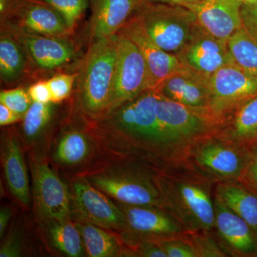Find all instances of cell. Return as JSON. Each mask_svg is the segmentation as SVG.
Returning <instances> with one entry per match:
<instances>
[{"mask_svg":"<svg viewBox=\"0 0 257 257\" xmlns=\"http://www.w3.org/2000/svg\"><path fill=\"white\" fill-rule=\"evenodd\" d=\"M118 205L127 220V231L140 236V239L157 241L184 236L188 233L182 224L163 208L121 203Z\"/></svg>","mask_w":257,"mask_h":257,"instance_id":"5bb4252c","label":"cell"},{"mask_svg":"<svg viewBox=\"0 0 257 257\" xmlns=\"http://www.w3.org/2000/svg\"><path fill=\"white\" fill-rule=\"evenodd\" d=\"M28 89L32 101L42 104L52 102V95L47 79H39L30 85Z\"/></svg>","mask_w":257,"mask_h":257,"instance_id":"e575fe53","label":"cell"},{"mask_svg":"<svg viewBox=\"0 0 257 257\" xmlns=\"http://www.w3.org/2000/svg\"><path fill=\"white\" fill-rule=\"evenodd\" d=\"M74 206L84 221L117 231H127L124 212L105 193L96 188L88 180L76 181L73 184Z\"/></svg>","mask_w":257,"mask_h":257,"instance_id":"7c38bea8","label":"cell"},{"mask_svg":"<svg viewBox=\"0 0 257 257\" xmlns=\"http://www.w3.org/2000/svg\"><path fill=\"white\" fill-rule=\"evenodd\" d=\"M176 55L186 68L207 78L226 64H234L227 42L213 37L200 25Z\"/></svg>","mask_w":257,"mask_h":257,"instance_id":"8fae6325","label":"cell"},{"mask_svg":"<svg viewBox=\"0 0 257 257\" xmlns=\"http://www.w3.org/2000/svg\"><path fill=\"white\" fill-rule=\"evenodd\" d=\"M156 241L167 253V257H197L188 233L184 236L166 238Z\"/></svg>","mask_w":257,"mask_h":257,"instance_id":"d6a6232c","label":"cell"},{"mask_svg":"<svg viewBox=\"0 0 257 257\" xmlns=\"http://www.w3.org/2000/svg\"><path fill=\"white\" fill-rule=\"evenodd\" d=\"M137 243L136 249L140 256L167 257V253L156 241L140 239V241Z\"/></svg>","mask_w":257,"mask_h":257,"instance_id":"d590c367","label":"cell"},{"mask_svg":"<svg viewBox=\"0 0 257 257\" xmlns=\"http://www.w3.org/2000/svg\"><path fill=\"white\" fill-rule=\"evenodd\" d=\"M116 35V67L109 111L145 91L155 89L148 66L138 46L122 34Z\"/></svg>","mask_w":257,"mask_h":257,"instance_id":"ba28073f","label":"cell"},{"mask_svg":"<svg viewBox=\"0 0 257 257\" xmlns=\"http://www.w3.org/2000/svg\"><path fill=\"white\" fill-rule=\"evenodd\" d=\"M162 172L155 175L162 208L170 212L188 232L213 231L214 202L213 182L190 172Z\"/></svg>","mask_w":257,"mask_h":257,"instance_id":"7a4b0ae2","label":"cell"},{"mask_svg":"<svg viewBox=\"0 0 257 257\" xmlns=\"http://www.w3.org/2000/svg\"><path fill=\"white\" fill-rule=\"evenodd\" d=\"M242 28L257 42V3L241 6Z\"/></svg>","mask_w":257,"mask_h":257,"instance_id":"836d02e7","label":"cell"},{"mask_svg":"<svg viewBox=\"0 0 257 257\" xmlns=\"http://www.w3.org/2000/svg\"><path fill=\"white\" fill-rule=\"evenodd\" d=\"M148 1L153 2V3H165V4L180 5V6L185 7L187 6V5L199 3V2L202 1V0H148Z\"/></svg>","mask_w":257,"mask_h":257,"instance_id":"60d3db41","label":"cell"},{"mask_svg":"<svg viewBox=\"0 0 257 257\" xmlns=\"http://www.w3.org/2000/svg\"><path fill=\"white\" fill-rule=\"evenodd\" d=\"M211 231H199L188 232L189 237L192 241L197 257H224L227 253L217 242L215 237L211 234Z\"/></svg>","mask_w":257,"mask_h":257,"instance_id":"4dcf8cb0","label":"cell"},{"mask_svg":"<svg viewBox=\"0 0 257 257\" xmlns=\"http://www.w3.org/2000/svg\"><path fill=\"white\" fill-rule=\"evenodd\" d=\"M44 2L63 16L71 31L75 33L79 22L85 14L90 0H40Z\"/></svg>","mask_w":257,"mask_h":257,"instance_id":"f1b7e54d","label":"cell"},{"mask_svg":"<svg viewBox=\"0 0 257 257\" xmlns=\"http://www.w3.org/2000/svg\"><path fill=\"white\" fill-rule=\"evenodd\" d=\"M54 246L67 256L78 257L83 253L82 236L77 226L68 220L47 221Z\"/></svg>","mask_w":257,"mask_h":257,"instance_id":"4316f807","label":"cell"},{"mask_svg":"<svg viewBox=\"0 0 257 257\" xmlns=\"http://www.w3.org/2000/svg\"><path fill=\"white\" fill-rule=\"evenodd\" d=\"M14 35L20 42L28 56L34 77L37 80L45 79L47 76L63 72L75 63H79L80 45L72 37H47L30 34L19 29L1 23Z\"/></svg>","mask_w":257,"mask_h":257,"instance_id":"8992f818","label":"cell"},{"mask_svg":"<svg viewBox=\"0 0 257 257\" xmlns=\"http://www.w3.org/2000/svg\"><path fill=\"white\" fill-rule=\"evenodd\" d=\"M32 102L33 101L29 94L28 89L23 87L3 89L0 92V103L23 117Z\"/></svg>","mask_w":257,"mask_h":257,"instance_id":"1f68e13d","label":"cell"},{"mask_svg":"<svg viewBox=\"0 0 257 257\" xmlns=\"http://www.w3.org/2000/svg\"><path fill=\"white\" fill-rule=\"evenodd\" d=\"M241 5L238 0H202L185 8L194 13L198 23L206 32L227 42L242 27Z\"/></svg>","mask_w":257,"mask_h":257,"instance_id":"e0dca14e","label":"cell"},{"mask_svg":"<svg viewBox=\"0 0 257 257\" xmlns=\"http://www.w3.org/2000/svg\"><path fill=\"white\" fill-rule=\"evenodd\" d=\"M2 163L12 194L23 205L30 201L28 171L23 152L14 135H8L2 145Z\"/></svg>","mask_w":257,"mask_h":257,"instance_id":"7402d4cb","label":"cell"},{"mask_svg":"<svg viewBox=\"0 0 257 257\" xmlns=\"http://www.w3.org/2000/svg\"><path fill=\"white\" fill-rule=\"evenodd\" d=\"M117 35L89 42L77 67V100L83 114L99 121L110 109Z\"/></svg>","mask_w":257,"mask_h":257,"instance_id":"3957f363","label":"cell"},{"mask_svg":"<svg viewBox=\"0 0 257 257\" xmlns=\"http://www.w3.org/2000/svg\"><path fill=\"white\" fill-rule=\"evenodd\" d=\"M156 89L167 99L212 116L209 110V78L184 66L161 83Z\"/></svg>","mask_w":257,"mask_h":257,"instance_id":"2e32d148","label":"cell"},{"mask_svg":"<svg viewBox=\"0 0 257 257\" xmlns=\"http://www.w3.org/2000/svg\"><path fill=\"white\" fill-rule=\"evenodd\" d=\"M56 104L53 102H32L24 115L22 123V132L28 142L35 141L49 128L55 116Z\"/></svg>","mask_w":257,"mask_h":257,"instance_id":"83f0119b","label":"cell"},{"mask_svg":"<svg viewBox=\"0 0 257 257\" xmlns=\"http://www.w3.org/2000/svg\"><path fill=\"white\" fill-rule=\"evenodd\" d=\"M23 116L0 103V125L2 126L14 124L23 119Z\"/></svg>","mask_w":257,"mask_h":257,"instance_id":"f35d334b","label":"cell"},{"mask_svg":"<svg viewBox=\"0 0 257 257\" xmlns=\"http://www.w3.org/2000/svg\"><path fill=\"white\" fill-rule=\"evenodd\" d=\"M88 182L121 204L162 208L155 175L136 167L101 171L91 175Z\"/></svg>","mask_w":257,"mask_h":257,"instance_id":"52a82bcc","label":"cell"},{"mask_svg":"<svg viewBox=\"0 0 257 257\" xmlns=\"http://www.w3.org/2000/svg\"><path fill=\"white\" fill-rule=\"evenodd\" d=\"M145 0H90L92 15L88 25L89 42L119 33Z\"/></svg>","mask_w":257,"mask_h":257,"instance_id":"ac0fdd59","label":"cell"},{"mask_svg":"<svg viewBox=\"0 0 257 257\" xmlns=\"http://www.w3.org/2000/svg\"><path fill=\"white\" fill-rule=\"evenodd\" d=\"M1 23L42 36L64 37L74 35L63 16L40 0H23L1 18Z\"/></svg>","mask_w":257,"mask_h":257,"instance_id":"30bf717a","label":"cell"},{"mask_svg":"<svg viewBox=\"0 0 257 257\" xmlns=\"http://www.w3.org/2000/svg\"><path fill=\"white\" fill-rule=\"evenodd\" d=\"M133 17L155 45L175 55L199 25L194 13L185 7L148 0L144 2Z\"/></svg>","mask_w":257,"mask_h":257,"instance_id":"5b68a950","label":"cell"},{"mask_svg":"<svg viewBox=\"0 0 257 257\" xmlns=\"http://www.w3.org/2000/svg\"><path fill=\"white\" fill-rule=\"evenodd\" d=\"M87 134L77 130L64 132L56 147L55 158L61 165L74 167L83 163L91 152Z\"/></svg>","mask_w":257,"mask_h":257,"instance_id":"cb8c5ba5","label":"cell"},{"mask_svg":"<svg viewBox=\"0 0 257 257\" xmlns=\"http://www.w3.org/2000/svg\"><path fill=\"white\" fill-rule=\"evenodd\" d=\"M0 77L2 83L8 87L35 79L23 47L14 35L3 27L0 33Z\"/></svg>","mask_w":257,"mask_h":257,"instance_id":"ffe728a7","label":"cell"},{"mask_svg":"<svg viewBox=\"0 0 257 257\" xmlns=\"http://www.w3.org/2000/svg\"><path fill=\"white\" fill-rule=\"evenodd\" d=\"M241 4H255L257 3V0H238Z\"/></svg>","mask_w":257,"mask_h":257,"instance_id":"b9f144b4","label":"cell"},{"mask_svg":"<svg viewBox=\"0 0 257 257\" xmlns=\"http://www.w3.org/2000/svg\"><path fill=\"white\" fill-rule=\"evenodd\" d=\"M12 214L13 212L9 207H3L0 210V236H1V239L5 234L8 224H9Z\"/></svg>","mask_w":257,"mask_h":257,"instance_id":"ab89813d","label":"cell"},{"mask_svg":"<svg viewBox=\"0 0 257 257\" xmlns=\"http://www.w3.org/2000/svg\"><path fill=\"white\" fill-rule=\"evenodd\" d=\"M34 196L37 210L47 221L68 220L70 196L66 184L45 162L32 167Z\"/></svg>","mask_w":257,"mask_h":257,"instance_id":"4fadbf2b","label":"cell"},{"mask_svg":"<svg viewBox=\"0 0 257 257\" xmlns=\"http://www.w3.org/2000/svg\"><path fill=\"white\" fill-rule=\"evenodd\" d=\"M209 84V110L219 126L239 106L257 95V78L234 64H226L214 72Z\"/></svg>","mask_w":257,"mask_h":257,"instance_id":"9c48e42d","label":"cell"},{"mask_svg":"<svg viewBox=\"0 0 257 257\" xmlns=\"http://www.w3.org/2000/svg\"><path fill=\"white\" fill-rule=\"evenodd\" d=\"M82 236L83 244L91 257H114L121 254L117 240L100 226L83 221L76 224Z\"/></svg>","mask_w":257,"mask_h":257,"instance_id":"d4e9b609","label":"cell"},{"mask_svg":"<svg viewBox=\"0 0 257 257\" xmlns=\"http://www.w3.org/2000/svg\"><path fill=\"white\" fill-rule=\"evenodd\" d=\"M77 77V72H60L47 78L52 102L60 104L68 99L75 87Z\"/></svg>","mask_w":257,"mask_h":257,"instance_id":"f546056e","label":"cell"},{"mask_svg":"<svg viewBox=\"0 0 257 257\" xmlns=\"http://www.w3.org/2000/svg\"><path fill=\"white\" fill-rule=\"evenodd\" d=\"M119 33L130 39L143 54L151 74L155 89L183 67L177 55L166 52L155 45L145 35L133 16Z\"/></svg>","mask_w":257,"mask_h":257,"instance_id":"d6986e66","label":"cell"},{"mask_svg":"<svg viewBox=\"0 0 257 257\" xmlns=\"http://www.w3.org/2000/svg\"><path fill=\"white\" fill-rule=\"evenodd\" d=\"M160 93L148 89L96 121L104 133L119 139L134 150L144 151L160 160L167 172L182 169L161 128L156 113Z\"/></svg>","mask_w":257,"mask_h":257,"instance_id":"6da1fadb","label":"cell"},{"mask_svg":"<svg viewBox=\"0 0 257 257\" xmlns=\"http://www.w3.org/2000/svg\"><path fill=\"white\" fill-rule=\"evenodd\" d=\"M241 182L257 191V149L253 152L249 165Z\"/></svg>","mask_w":257,"mask_h":257,"instance_id":"74e56055","label":"cell"},{"mask_svg":"<svg viewBox=\"0 0 257 257\" xmlns=\"http://www.w3.org/2000/svg\"><path fill=\"white\" fill-rule=\"evenodd\" d=\"M23 253L20 238L17 234H12L7 238L0 249V257H18Z\"/></svg>","mask_w":257,"mask_h":257,"instance_id":"8d00e7d4","label":"cell"},{"mask_svg":"<svg viewBox=\"0 0 257 257\" xmlns=\"http://www.w3.org/2000/svg\"><path fill=\"white\" fill-rule=\"evenodd\" d=\"M215 194L257 234V191L241 181L221 182L216 184Z\"/></svg>","mask_w":257,"mask_h":257,"instance_id":"603a6c76","label":"cell"},{"mask_svg":"<svg viewBox=\"0 0 257 257\" xmlns=\"http://www.w3.org/2000/svg\"><path fill=\"white\" fill-rule=\"evenodd\" d=\"M221 138L253 152L257 149V95L239 106L216 130Z\"/></svg>","mask_w":257,"mask_h":257,"instance_id":"44dd1931","label":"cell"},{"mask_svg":"<svg viewBox=\"0 0 257 257\" xmlns=\"http://www.w3.org/2000/svg\"><path fill=\"white\" fill-rule=\"evenodd\" d=\"M253 152L221 138L215 132L199 139L189 147L184 167L212 182L242 180Z\"/></svg>","mask_w":257,"mask_h":257,"instance_id":"277c9868","label":"cell"},{"mask_svg":"<svg viewBox=\"0 0 257 257\" xmlns=\"http://www.w3.org/2000/svg\"><path fill=\"white\" fill-rule=\"evenodd\" d=\"M214 202V229L226 253L235 256H257V234L252 228L216 194Z\"/></svg>","mask_w":257,"mask_h":257,"instance_id":"9a60e30c","label":"cell"},{"mask_svg":"<svg viewBox=\"0 0 257 257\" xmlns=\"http://www.w3.org/2000/svg\"><path fill=\"white\" fill-rule=\"evenodd\" d=\"M227 46L234 64L257 78V42L241 27L230 37Z\"/></svg>","mask_w":257,"mask_h":257,"instance_id":"484cf974","label":"cell"}]
</instances>
